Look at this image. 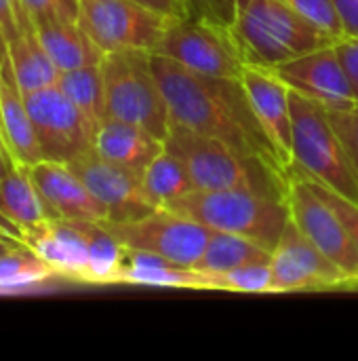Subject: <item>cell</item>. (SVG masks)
Here are the masks:
<instances>
[{"instance_id":"cell-1","label":"cell","mask_w":358,"mask_h":361,"mask_svg":"<svg viewBox=\"0 0 358 361\" xmlns=\"http://www.w3.org/2000/svg\"><path fill=\"white\" fill-rule=\"evenodd\" d=\"M152 66L171 125L226 142L291 176L262 129L241 78L198 74L156 53H152Z\"/></svg>"},{"instance_id":"cell-2","label":"cell","mask_w":358,"mask_h":361,"mask_svg":"<svg viewBox=\"0 0 358 361\" xmlns=\"http://www.w3.org/2000/svg\"><path fill=\"white\" fill-rule=\"evenodd\" d=\"M165 148L186 165L196 190H255L287 199L291 176L226 142L171 125Z\"/></svg>"},{"instance_id":"cell-3","label":"cell","mask_w":358,"mask_h":361,"mask_svg":"<svg viewBox=\"0 0 358 361\" xmlns=\"http://www.w3.org/2000/svg\"><path fill=\"white\" fill-rule=\"evenodd\" d=\"M230 30L245 63L266 70L335 42L283 0H236Z\"/></svg>"},{"instance_id":"cell-4","label":"cell","mask_w":358,"mask_h":361,"mask_svg":"<svg viewBox=\"0 0 358 361\" xmlns=\"http://www.w3.org/2000/svg\"><path fill=\"white\" fill-rule=\"evenodd\" d=\"M211 231L249 237L270 250L289 224L287 199L255 190H194L171 207Z\"/></svg>"},{"instance_id":"cell-5","label":"cell","mask_w":358,"mask_h":361,"mask_svg":"<svg viewBox=\"0 0 358 361\" xmlns=\"http://www.w3.org/2000/svg\"><path fill=\"white\" fill-rule=\"evenodd\" d=\"M289 99L293 112L291 173H300L358 203L357 171L329 112L295 91L289 93Z\"/></svg>"},{"instance_id":"cell-6","label":"cell","mask_w":358,"mask_h":361,"mask_svg":"<svg viewBox=\"0 0 358 361\" xmlns=\"http://www.w3.org/2000/svg\"><path fill=\"white\" fill-rule=\"evenodd\" d=\"M106 118L139 125L160 140L171 131L169 106L152 66V53L129 49L106 53L101 59Z\"/></svg>"},{"instance_id":"cell-7","label":"cell","mask_w":358,"mask_h":361,"mask_svg":"<svg viewBox=\"0 0 358 361\" xmlns=\"http://www.w3.org/2000/svg\"><path fill=\"white\" fill-rule=\"evenodd\" d=\"M154 53L192 72L222 78H241L247 66L230 27L188 15L169 19Z\"/></svg>"},{"instance_id":"cell-8","label":"cell","mask_w":358,"mask_h":361,"mask_svg":"<svg viewBox=\"0 0 358 361\" xmlns=\"http://www.w3.org/2000/svg\"><path fill=\"white\" fill-rule=\"evenodd\" d=\"M42 159L70 163L93 150L97 123L91 121L59 87L23 93Z\"/></svg>"},{"instance_id":"cell-9","label":"cell","mask_w":358,"mask_h":361,"mask_svg":"<svg viewBox=\"0 0 358 361\" xmlns=\"http://www.w3.org/2000/svg\"><path fill=\"white\" fill-rule=\"evenodd\" d=\"M169 19L135 0H78V23L106 53L150 51L154 53Z\"/></svg>"},{"instance_id":"cell-10","label":"cell","mask_w":358,"mask_h":361,"mask_svg":"<svg viewBox=\"0 0 358 361\" xmlns=\"http://www.w3.org/2000/svg\"><path fill=\"white\" fill-rule=\"evenodd\" d=\"M103 226L127 250L150 252L184 267H196L213 233L205 224L167 207L135 222H103Z\"/></svg>"},{"instance_id":"cell-11","label":"cell","mask_w":358,"mask_h":361,"mask_svg":"<svg viewBox=\"0 0 358 361\" xmlns=\"http://www.w3.org/2000/svg\"><path fill=\"white\" fill-rule=\"evenodd\" d=\"M287 205L291 222L350 279V290H358V250L344 222L314 188L310 180L291 173Z\"/></svg>"},{"instance_id":"cell-12","label":"cell","mask_w":358,"mask_h":361,"mask_svg":"<svg viewBox=\"0 0 358 361\" xmlns=\"http://www.w3.org/2000/svg\"><path fill=\"white\" fill-rule=\"evenodd\" d=\"M276 294L350 290L346 273L331 262L291 220L270 258Z\"/></svg>"},{"instance_id":"cell-13","label":"cell","mask_w":358,"mask_h":361,"mask_svg":"<svg viewBox=\"0 0 358 361\" xmlns=\"http://www.w3.org/2000/svg\"><path fill=\"white\" fill-rule=\"evenodd\" d=\"M68 165L78 173V178L87 184L91 195L101 203V207L108 214L106 222H135L160 209L146 195L141 176L106 161L95 150L76 157Z\"/></svg>"},{"instance_id":"cell-14","label":"cell","mask_w":358,"mask_h":361,"mask_svg":"<svg viewBox=\"0 0 358 361\" xmlns=\"http://www.w3.org/2000/svg\"><path fill=\"white\" fill-rule=\"evenodd\" d=\"M272 72L295 93L323 106L325 110H348L358 99L335 51V42L319 47L306 55L272 68Z\"/></svg>"},{"instance_id":"cell-15","label":"cell","mask_w":358,"mask_h":361,"mask_svg":"<svg viewBox=\"0 0 358 361\" xmlns=\"http://www.w3.org/2000/svg\"><path fill=\"white\" fill-rule=\"evenodd\" d=\"M91 224L89 220H46L25 231L21 245L53 269L61 281L89 286Z\"/></svg>"},{"instance_id":"cell-16","label":"cell","mask_w":358,"mask_h":361,"mask_svg":"<svg viewBox=\"0 0 358 361\" xmlns=\"http://www.w3.org/2000/svg\"><path fill=\"white\" fill-rule=\"evenodd\" d=\"M25 171L32 178L53 220H108V214L101 207V203L91 195L87 184L68 163L42 159L25 167Z\"/></svg>"},{"instance_id":"cell-17","label":"cell","mask_w":358,"mask_h":361,"mask_svg":"<svg viewBox=\"0 0 358 361\" xmlns=\"http://www.w3.org/2000/svg\"><path fill=\"white\" fill-rule=\"evenodd\" d=\"M249 95L251 108L279 152V159L291 173L293 159V112L289 99V87L266 68L245 66L241 76Z\"/></svg>"},{"instance_id":"cell-18","label":"cell","mask_w":358,"mask_h":361,"mask_svg":"<svg viewBox=\"0 0 358 361\" xmlns=\"http://www.w3.org/2000/svg\"><path fill=\"white\" fill-rule=\"evenodd\" d=\"M0 137L13 165L30 167L42 161L25 97L15 78L6 47L0 49Z\"/></svg>"},{"instance_id":"cell-19","label":"cell","mask_w":358,"mask_h":361,"mask_svg":"<svg viewBox=\"0 0 358 361\" xmlns=\"http://www.w3.org/2000/svg\"><path fill=\"white\" fill-rule=\"evenodd\" d=\"M93 150L106 161L141 176L146 167L165 150V140L139 125L118 118H103L97 125Z\"/></svg>"},{"instance_id":"cell-20","label":"cell","mask_w":358,"mask_h":361,"mask_svg":"<svg viewBox=\"0 0 358 361\" xmlns=\"http://www.w3.org/2000/svg\"><path fill=\"white\" fill-rule=\"evenodd\" d=\"M120 283L148 286V288H173V290H207L213 292V283L194 267L171 262L162 256L127 250Z\"/></svg>"},{"instance_id":"cell-21","label":"cell","mask_w":358,"mask_h":361,"mask_svg":"<svg viewBox=\"0 0 358 361\" xmlns=\"http://www.w3.org/2000/svg\"><path fill=\"white\" fill-rule=\"evenodd\" d=\"M34 25L40 44L59 72L93 66L103 59V51L91 40L76 19H51Z\"/></svg>"},{"instance_id":"cell-22","label":"cell","mask_w":358,"mask_h":361,"mask_svg":"<svg viewBox=\"0 0 358 361\" xmlns=\"http://www.w3.org/2000/svg\"><path fill=\"white\" fill-rule=\"evenodd\" d=\"M6 51H8V59H11L15 78L23 93H30V91H36V89L57 82L59 70L53 63V59L49 57V53L44 51V47L40 44L32 17H27L21 23L17 40H13L6 47Z\"/></svg>"},{"instance_id":"cell-23","label":"cell","mask_w":358,"mask_h":361,"mask_svg":"<svg viewBox=\"0 0 358 361\" xmlns=\"http://www.w3.org/2000/svg\"><path fill=\"white\" fill-rule=\"evenodd\" d=\"M270 258H272V250L249 239V237L213 231L211 239L194 269L200 271L205 277H209L213 283L219 275H224L228 271H234L245 264L270 262ZM213 292H215V286H213Z\"/></svg>"},{"instance_id":"cell-24","label":"cell","mask_w":358,"mask_h":361,"mask_svg":"<svg viewBox=\"0 0 358 361\" xmlns=\"http://www.w3.org/2000/svg\"><path fill=\"white\" fill-rule=\"evenodd\" d=\"M0 214L21 231V237L25 231L53 220L25 167L19 165H13L0 180Z\"/></svg>"},{"instance_id":"cell-25","label":"cell","mask_w":358,"mask_h":361,"mask_svg":"<svg viewBox=\"0 0 358 361\" xmlns=\"http://www.w3.org/2000/svg\"><path fill=\"white\" fill-rule=\"evenodd\" d=\"M141 184L156 207H171L196 190L186 165L167 148L146 167Z\"/></svg>"},{"instance_id":"cell-26","label":"cell","mask_w":358,"mask_h":361,"mask_svg":"<svg viewBox=\"0 0 358 361\" xmlns=\"http://www.w3.org/2000/svg\"><path fill=\"white\" fill-rule=\"evenodd\" d=\"M99 63L59 72L57 78V87L97 125L106 118V89Z\"/></svg>"},{"instance_id":"cell-27","label":"cell","mask_w":358,"mask_h":361,"mask_svg":"<svg viewBox=\"0 0 358 361\" xmlns=\"http://www.w3.org/2000/svg\"><path fill=\"white\" fill-rule=\"evenodd\" d=\"M215 292H234V294H276L274 275L270 262L245 264L234 271L219 275L215 281Z\"/></svg>"},{"instance_id":"cell-28","label":"cell","mask_w":358,"mask_h":361,"mask_svg":"<svg viewBox=\"0 0 358 361\" xmlns=\"http://www.w3.org/2000/svg\"><path fill=\"white\" fill-rule=\"evenodd\" d=\"M283 2H287L298 15H302L306 21H310L327 36L335 40L344 38V30L333 8V0H283Z\"/></svg>"},{"instance_id":"cell-29","label":"cell","mask_w":358,"mask_h":361,"mask_svg":"<svg viewBox=\"0 0 358 361\" xmlns=\"http://www.w3.org/2000/svg\"><path fill=\"white\" fill-rule=\"evenodd\" d=\"M34 23L51 19H78V0H19Z\"/></svg>"},{"instance_id":"cell-30","label":"cell","mask_w":358,"mask_h":361,"mask_svg":"<svg viewBox=\"0 0 358 361\" xmlns=\"http://www.w3.org/2000/svg\"><path fill=\"white\" fill-rule=\"evenodd\" d=\"M186 15L196 19H207L230 27L236 11V0H184Z\"/></svg>"},{"instance_id":"cell-31","label":"cell","mask_w":358,"mask_h":361,"mask_svg":"<svg viewBox=\"0 0 358 361\" xmlns=\"http://www.w3.org/2000/svg\"><path fill=\"white\" fill-rule=\"evenodd\" d=\"M329 118H331L335 131L340 133V137H342V142L350 154V161H352V167H354L358 178V104L348 108V110L329 112Z\"/></svg>"},{"instance_id":"cell-32","label":"cell","mask_w":358,"mask_h":361,"mask_svg":"<svg viewBox=\"0 0 358 361\" xmlns=\"http://www.w3.org/2000/svg\"><path fill=\"white\" fill-rule=\"evenodd\" d=\"M308 180V178H306ZM314 184V182H312ZM314 188L325 197V201L333 207V212L340 216V220L344 222V226H346V231H348V235H350V239L354 241V245H357L358 250V203L357 201H352V199H346V197H342V195H338V192H333V190H329V188H325V186H321V184H314Z\"/></svg>"},{"instance_id":"cell-33","label":"cell","mask_w":358,"mask_h":361,"mask_svg":"<svg viewBox=\"0 0 358 361\" xmlns=\"http://www.w3.org/2000/svg\"><path fill=\"white\" fill-rule=\"evenodd\" d=\"M30 15L23 11L19 0H0V47H8L19 36L21 23Z\"/></svg>"},{"instance_id":"cell-34","label":"cell","mask_w":358,"mask_h":361,"mask_svg":"<svg viewBox=\"0 0 358 361\" xmlns=\"http://www.w3.org/2000/svg\"><path fill=\"white\" fill-rule=\"evenodd\" d=\"M335 51L340 55V61L346 70L350 87L358 99V36H344L335 40Z\"/></svg>"},{"instance_id":"cell-35","label":"cell","mask_w":358,"mask_h":361,"mask_svg":"<svg viewBox=\"0 0 358 361\" xmlns=\"http://www.w3.org/2000/svg\"><path fill=\"white\" fill-rule=\"evenodd\" d=\"M344 36H358V0H333Z\"/></svg>"},{"instance_id":"cell-36","label":"cell","mask_w":358,"mask_h":361,"mask_svg":"<svg viewBox=\"0 0 358 361\" xmlns=\"http://www.w3.org/2000/svg\"><path fill=\"white\" fill-rule=\"evenodd\" d=\"M156 13H162L167 17H186V4L184 0H135Z\"/></svg>"},{"instance_id":"cell-37","label":"cell","mask_w":358,"mask_h":361,"mask_svg":"<svg viewBox=\"0 0 358 361\" xmlns=\"http://www.w3.org/2000/svg\"><path fill=\"white\" fill-rule=\"evenodd\" d=\"M15 247H21V243L11 241V239H6V237H0V254H4V252H8V250H15Z\"/></svg>"},{"instance_id":"cell-38","label":"cell","mask_w":358,"mask_h":361,"mask_svg":"<svg viewBox=\"0 0 358 361\" xmlns=\"http://www.w3.org/2000/svg\"><path fill=\"white\" fill-rule=\"evenodd\" d=\"M11 167H13V163H11V161H8V159H6V157L0 152V180L6 176V171H8Z\"/></svg>"},{"instance_id":"cell-39","label":"cell","mask_w":358,"mask_h":361,"mask_svg":"<svg viewBox=\"0 0 358 361\" xmlns=\"http://www.w3.org/2000/svg\"><path fill=\"white\" fill-rule=\"evenodd\" d=\"M0 152H2V154H4V157L8 159V154H6V148H4V142H2V137H0ZM8 161H11V159H8Z\"/></svg>"}]
</instances>
